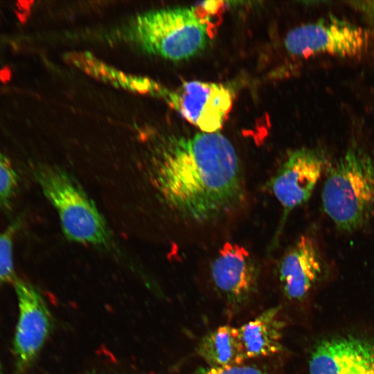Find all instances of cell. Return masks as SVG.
I'll return each instance as SVG.
<instances>
[{"label":"cell","mask_w":374,"mask_h":374,"mask_svg":"<svg viewBox=\"0 0 374 374\" xmlns=\"http://www.w3.org/2000/svg\"><path fill=\"white\" fill-rule=\"evenodd\" d=\"M156 181L166 204L197 224L231 214L245 199L239 157L220 132L168 138L160 150Z\"/></svg>","instance_id":"1"},{"label":"cell","mask_w":374,"mask_h":374,"mask_svg":"<svg viewBox=\"0 0 374 374\" xmlns=\"http://www.w3.org/2000/svg\"><path fill=\"white\" fill-rule=\"evenodd\" d=\"M325 213L337 227L352 232L374 211V160L361 148H350L328 170L321 194Z\"/></svg>","instance_id":"2"},{"label":"cell","mask_w":374,"mask_h":374,"mask_svg":"<svg viewBox=\"0 0 374 374\" xmlns=\"http://www.w3.org/2000/svg\"><path fill=\"white\" fill-rule=\"evenodd\" d=\"M126 34L146 53L174 61L192 57L208 40L207 26L193 7L143 13L132 21Z\"/></svg>","instance_id":"3"},{"label":"cell","mask_w":374,"mask_h":374,"mask_svg":"<svg viewBox=\"0 0 374 374\" xmlns=\"http://www.w3.org/2000/svg\"><path fill=\"white\" fill-rule=\"evenodd\" d=\"M34 176L56 210L69 240L98 247L109 245L111 236L104 217L74 178L57 167L44 165L36 167Z\"/></svg>","instance_id":"4"},{"label":"cell","mask_w":374,"mask_h":374,"mask_svg":"<svg viewBox=\"0 0 374 374\" xmlns=\"http://www.w3.org/2000/svg\"><path fill=\"white\" fill-rule=\"evenodd\" d=\"M368 42V35L362 27L330 17L293 28L285 37V46L297 57L324 54L347 57L362 53Z\"/></svg>","instance_id":"5"},{"label":"cell","mask_w":374,"mask_h":374,"mask_svg":"<svg viewBox=\"0 0 374 374\" xmlns=\"http://www.w3.org/2000/svg\"><path fill=\"white\" fill-rule=\"evenodd\" d=\"M19 318L13 341L16 371L21 374L35 362L53 328V317L44 299L30 283L16 276Z\"/></svg>","instance_id":"6"},{"label":"cell","mask_w":374,"mask_h":374,"mask_svg":"<svg viewBox=\"0 0 374 374\" xmlns=\"http://www.w3.org/2000/svg\"><path fill=\"white\" fill-rule=\"evenodd\" d=\"M168 104L202 132H219L233 104L229 88L222 84L193 80L173 91L163 90Z\"/></svg>","instance_id":"7"},{"label":"cell","mask_w":374,"mask_h":374,"mask_svg":"<svg viewBox=\"0 0 374 374\" xmlns=\"http://www.w3.org/2000/svg\"><path fill=\"white\" fill-rule=\"evenodd\" d=\"M210 277L224 303L237 310L245 306L256 294L260 269L244 247L227 242L211 262Z\"/></svg>","instance_id":"8"},{"label":"cell","mask_w":374,"mask_h":374,"mask_svg":"<svg viewBox=\"0 0 374 374\" xmlns=\"http://www.w3.org/2000/svg\"><path fill=\"white\" fill-rule=\"evenodd\" d=\"M325 166L324 156L316 150L302 148L287 154L270 183L283 210L282 224L290 211L309 199Z\"/></svg>","instance_id":"9"},{"label":"cell","mask_w":374,"mask_h":374,"mask_svg":"<svg viewBox=\"0 0 374 374\" xmlns=\"http://www.w3.org/2000/svg\"><path fill=\"white\" fill-rule=\"evenodd\" d=\"M323 264L313 239L301 235L283 254L278 276L283 294L291 301H301L319 280Z\"/></svg>","instance_id":"10"},{"label":"cell","mask_w":374,"mask_h":374,"mask_svg":"<svg viewBox=\"0 0 374 374\" xmlns=\"http://www.w3.org/2000/svg\"><path fill=\"white\" fill-rule=\"evenodd\" d=\"M373 348L374 344L354 338L324 341L311 355L310 374H348Z\"/></svg>","instance_id":"11"},{"label":"cell","mask_w":374,"mask_h":374,"mask_svg":"<svg viewBox=\"0 0 374 374\" xmlns=\"http://www.w3.org/2000/svg\"><path fill=\"white\" fill-rule=\"evenodd\" d=\"M280 307L267 309L252 320L237 328L246 359L267 357L280 352L285 326L279 316Z\"/></svg>","instance_id":"12"},{"label":"cell","mask_w":374,"mask_h":374,"mask_svg":"<svg viewBox=\"0 0 374 374\" xmlns=\"http://www.w3.org/2000/svg\"><path fill=\"white\" fill-rule=\"evenodd\" d=\"M197 353L209 366L241 365L247 359L237 328L228 325L206 333L199 341Z\"/></svg>","instance_id":"13"},{"label":"cell","mask_w":374,"mask_h":374,"mask_svg":"<svg viewBox=\"0 0 374 374\" xmlns=\"http://www.w3.org/2000/svg\"><path fill=\"white\" fill-rule=\"evenodd\" d=\"M19 186V175L9 159L0 150V207L8 211Z\"/></svg>","instance_id":"14"},{"label":"cell","mask_w":374,"mask_h":374,"mask_svg":"<svg viewBox=\"0 0 374 374\" xmlns=\"http://www.w3.org/2000/svg\"><path fill=\"white\" fill-rule=\"evenodd\" d=\"M18 226V222H15L0 232V286L7 283H12L16 278L12 244L13 237Z\"/></svg>","instance_id":"15"},{"label":"cell","mask_w":374,"mask_h":374,"mask_svg":"<svg viewBox=\"0 0 374 374\" xmlns=\"http://www.w3.org/2000/svg\"><path fill=\"white\" fill-rule=\"evenodd\" d=\"M192 374H268L255 365H236L231 366H206L197 369Z\"/></svg>","instance_id":"16"},{"label":"cell","mask_w":374,"mask_h":374,"mask_svg":"<svg viewBox=\"0 0 374 374\" xmlns=\"http://www.w3.org/2000/svg\"><path fill=\"white\" fill-rule=\"evenodd\" d=\"M348 374H374V348L367 357Z\"/></svg>","instance_id":"17"},{"label":"cell","mask_w":374,"mask_h":374,"mask_svg":"<svg viewBox=\"0 0 374 374\" xmlns=\"http://www.w3.org/2000/svg\"><path fill=\"white\" fill-rule=\"evenodd\" d=\"M351 4L366 17L374 28V0L353 1Z\"/></svg>","instance_id":"18"},{"label":"cell","mask_w":374,"mask_h":374,"mask_svg":"<svg viewBox=\"0 0 374 374\" xmlns=\"http://www.w3.org/2000/svg\"><path fill=\"white\" fill-rule=\"evenodd\" d=\"M0 374H2V366L0 361Z\"/></svg>","instance_id":"19"},{"label":"cell","mask_w":374,"mask_h":374,"mask_svg":"<svg viewBox=\"0 0 374 374\" xmlns=\"http://www.w3.org/2000/svg\"><path fill=\"white\" fill-rule=\"evenodd\" d=\"M108 374H109V373H108ZM112 374H113V373H112ZM114 374H115V373H114Z\"/></svg>","instance_id":"20"}]
</instances>
